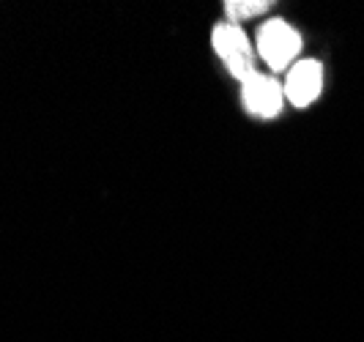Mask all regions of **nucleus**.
Returning a JSON list of instances; mask_svg holds the SVG:
<instances>
[{"label": "nucleus", "mask_w": 364, "mask_h": 342, "mask_svg": "<svg viewBox=\"0 0 364 342\" xmlns=\"http://www.w3.org/2000/svg\"><path fill=\"white\" fill-rule=\"evenodd\" d=\"M257 53L272 72H282L301 53V36L285 19H269L257 33Z\"/></svg>", "instance_id": "1"}, {"label": "nucleus", "mask_w": 364, "mask_h": 342, "mask_svg": "<svg viewBox=\"0 0 364 342\" xmlns=\"http://www.w3.org/2000/svg\"><path fill=\"white\" fill-rule=\"evenodd\" d=\"M211 41H214V50H217V55L222 58V63L228 66V72L233 74L236 80L244 82L247 77L255 74V66H252L255 55H252L250 38L241 31V25H233V22L217 25Z\"/></svg>", "instance_id": "2"}, {"label": "nucleus", "mask_w": 364, "mask_h": 342, "mask_svg": "<svg viewBox=\"0 0 364 342\" xmlns=\"http://www.w3.org/2000/svg\"><path fill=\"white\" fill-rule=\"evenodd\" d=\"M241 99H244V107L252 115L274 118V115H279V109L285 105V88L274 77H263L255 72L241 82Z\"/></svg>", "instance_id": "3"}, {"label": "nucleus", "mask_w": 364, "mask_h": 342, "mask_svg": "<svg viewBox=\"0 0 364 342\" xmlns=\"http://www.w3.org/2000/svg\"><path fill=\"white\" fill-rule=\"evenodd\" d=\"M323 88V66L318 60H299L293 63L285 80V99L293 107H310Z\"/></svg>", "instance_id": "4"}, {"label": "nucleus", "mask_w": 364, "mask_h": 342, "mask_svg": "<svg viewBox=\"0 0 364 342\" xmlns=\"http://www.w3.org/2000/svg\"><path fill=\"white\" fill-rule=\"evenodd\" d=\"M266 9H272L269 0H228V3H225V11H228V17L233 19V25H238L241 19L263 14Z\"/></svg>", "instance_id": "5"}]
</instances>
